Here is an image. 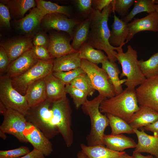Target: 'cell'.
<instances>
[{"label": "cell", "mask_w": 158, "mask_h": 158, "mask_svg": "<svg viewBox=\"0 0 158 158\" xmlns=\"http://www.w3.org/2000/svg\"><path fill=\"white\" fill-rule=\"evenodd\" d=\"M113 12L111 3L105 7L101 12L93 9L88 15L90 28L87 42L94 48L103 50L106 53L109 60L112 62L117 61L115 55L118 51L123 50L122 46L115 47L109 43L110 31L108 20Z\"/></svg>", "instance_id": "obj_1"}, {"label": "cell", "mask_w": 158, "mask_h": 158, "mask_svg": "<svg viewBox=\"0 0 158 158\" xmlns=\"http://www.w3.org/2000/svg\"><path fill=\"white\" fill-rule=\"evenodd\" d=\"M135 89L127 88L118 95L104 99L99 108L101 113L109 114L129 123L139 106Z\"/></svg>", "instance_id": "obj_2"}, {"label": "cell", "mask_w": 158, "mask_h": 158, "mask_svg": "<svg viewBox=\"0 0 158 158\" xmlns=\"http://www.w3.org/2000/svg\"><path fill=\"white\" fill-rule=\"evenodd\" d=\"M106 98L99 95L92 100H87L82 106L83 111L89 116L91 122V129L86 139L87 145H104L103 140L104 132L109 124L106 114L103 115L99 110L101 102Z\"/></svg>", "instance_id": "obj_3"}, {"label": "cell", "mask_w": 158, "mask_h": 158, "mask_svg": "<svg viewBox=\"0 0 158 158\" xmlns=\"http://www.w3.org/2000/svg\"><path fill=\"white\" fill-rule=\"evenodd\" d=\"M127 48L126 52L124 53L123 50L118 51L115 56L122 67L120 78L126 77L127 80L124 85L129 89H135L146 78L141 70L137 51L130 45Z\"/></svg>", "instance_id": "obj_4"}, {"label": "cell", "mask_w": 158, "mask_h": 158, "mask_svg": "<svg viewBox=\"0 0 158 158\" xmlns=\"http://www.w3.org/2000/svg\"><path fill=\"white\" fill-rule=\"evenodd\" d=\"M52 104L46 99L38 105L30 108L25 116L28 122L38 128L49 139L59 133L52 122Z\"/></svg>", "instance_id": "obj_5"}, {"label": "cell", "mask_w": 158, "mask_h": 158, "mask_svg": "<svg viewBox=\"0 0 158 158\" xmlns=\"http://www.w3.org/2000/svg\"><path fill=\"white\" fill-rule=\"evenodd\" d=\"M52 122L62 135L68 147L73 142L72 129V110L68 99L52 103Z\"/></svg>", "instance_id": "obj_6"}, {"label": "cell", "mask_w": 158, "mask_h": 158, "mask_svg": "<svg viewBox=\"0 0 158 158\" xmlns=\"http://www.w3.org/2000/svg\"><path fill=\"white\" fill-rule=\"evenodd\" d=\"M54 59L47 61L39 60L33 66L23 74L11 78L13 87L24 95L29 85L44 78L52 72Z\"/></svg>", "instance_id": "obj_7"}, {"label": "cell", "mask_w": 158, "mask_h": 158, "mask_svg": "<svg viewBox=\"0 0 158 158\" xmlns=\"http://www.w3.org/2000/svg\"><path fill=\"white\" fill-rule=\"evenodd\" d=\"M0 101L7 108L18 111L25 116L30 109L25 95L13 87L11 78L6 74L0 77Z\"/></svg>", "instance_id": "obj_8"}, {"label": "cell", "mask_w": 158, "mask_h": 158, "mask_svg": "<svg viewBox=\"0 0 158 158\" xmlns=\"http://www.w3.org/2000/svg\"><path fill=\"white\" fill-rule=\"evenodd\" d=\"M80 67L88 75L95 90L106 98L116 95L115 90L108 75L97 64L81 59Z\"/></svg>", "instance_id": "obj_9"}, {"label": "cell", "mask_w": 158, "mask_h": 158, "mask_svg": "<svg viewBox=\"0 0 158 158\" xmlns=\"http://www.w3.org/2000/svg\"><path fill=\"white\" fill-rule=\"evenodd\" d=\"M3 116L0 130L13 135L21 142H28L23 134L28 123L25 116L15 110L7 108Z\"/></svg>", "instance_id": "obj_10"}, {"label": "cell", "mask_w": 158, "mask_h": 158, "mask_svg": "<svg viewBox=\"0 0 158 158\" xmlns=\"http://www.w3.org/2000/svg\"><path fill=\"white\" fill-rule=\"evenodd\" d=\"M135 90L140 106L158 112V75L146 78Z\"/></svg>", "instance_id": "obj_11"}, {"label": "cell", "mask_w": 158, "mask_h": 158, "mask_svg": "<svg viewBox=\"0 0 158 158\" xmlns=\"http://www.w3.org/2000/svg\"><path fill=\"white\" fill-rule=\"evenodd\" d=\"M41 23L47 30H55L67 32L73 39L74 27L80 23L79 20L69 18L60 13H54L45 16Z\"/></svg>", "instance_id": "obj_12"}, {"label": "cell", "mask_w": 158, "mask_h": 158, "mask_svg": "<svg viewBox=\"0 0 158 158\" xmlns=\"http://www.w3.org/2000/svg\"><path fill=\"white\" fill-rule=\"evenodd\" d=\"M24 135L34 149L42 152L45 157L50 155L53 151L52 144L38 128L28 122L23 132Z\"/></svg>", "instance_id": "obj_13"}, {"label": "cell", "mask_w": 158, "mask_h": 158, "mask_svg": "<svg viewBox=\"0 0 158 158\" xmlns=\"http://www.w3.org/2000/svg\"><path fill=\"white\" fill-rule=\"evenodd\" d=\"M129 34L126 40L127 43L137 33L144 31L158 32V14L155 11L144 17L134 18L128 23Z\"/></svg>", "instance_id": "obj_14"}, {"label": "cell", "mask_w": 158, "mask_h": 158, "mask_svg": "<svg viewBox=\"0 0 158 158\" xmlns=\"http://www.w3.org/2000/svg\"><path fill=\"white\" fill-rule=\"evenodd\" d=\"M39 60L31 49L12 61L6 74L11 78L20 75L35 66Z\"/></svg>", "instance_id": "obj_15"}, {"label": "cell", "mask_w": 158, "mask_h": 158, "mask_svg": "<svg viewBox=\"0 0 158 158\" xmlns=\"http://www.w3.org/2000/svg\"><path fill=\"white\" fill-rule=\"evenodd\" d=\"M47 48L50 55L52 59L78 51L74 49L70 43L72 39L58 33L51 34Z\"/></svg>", "instance_id": "obj_16"}, {"label": "cell", "mask_w": 158, "mask_h": 158, "mask_svg": "<svg viewBox=\"0 0 158 158\" xmlns=\"http://www.w3.org/2000/svg\"><path fill=\"white\" fill-rule=\"evenodd\" d=\"M32 40L29 37H22L1 44L6 51L10 63L33 46Z\"/></svg>", "instance_id": "obj_17"}, {"label": "cell", "mask_w": 158, "mask_h": 158, "mask_svg": "<svg viewBox=\"0 0 158 158\" xmlns=\"http://www.w3.org/2000/svg\"><path fill=\"white\" fill-rule=\"evenodd\" d=\"M46 100L54 103L66 99L65 85L60 80L55 77L52 72L44 78Z\"/></svg>", "instance_id": "obj_18"}, {"label": "cell", "mask_w": 158, "mask_h": 158, "mask_svg": "<svg viewBox=\"0 0 158 158\" xmlns=\"http://www.w3.org/2000/svg\"><path fill=\"white\" fill-rule=\"evenodd\" d=\"M134 131L138 139L134 151L148 153L158 158V136L147 134L142 128L140 130L134 129Z\"/></svg>", "instance_id": "obj_19"}, {"label": "cell", "mask_w": 158, "mask_h": 158, "mask_svg": "<svg viewBox=\"0 0 158 158\" xmlns=\"http://www.w3.org/2000/svg\"><path fill=\"white\" fill-rule=\"evenodd\" d=\"M113 12L114 13V22L111 26L109 42L114 47L123 46L126 43L125 41L129 34L128 23L117 17L115 11Z\"/></svg>", "instance_id": "obj_20"}, {"label": "cell", "mask_w": 158, "mask_h": 158, "mask_svg": "<svg viewBox=\"0 0 158 158\" xmlns=\"http://www.w3.org/2000/svg\"><path fill=\"white\" fill-rule=\"evenodd\" d=\"M158 119V112L148 107L140 106L129 124L134 129H138L154 123Z\"/></svg>", "instance_id": "obj_21"}, {"label": "cell", "mask_w": 158, "mask_h": 158, "mask_svg": "<svg viewBox=\"0 0 158 158\" xmlns=\"http://www.w3.org/2000/svg\"><path fill=\"white\" fill-rule=\"evenodd\" d=\"M44 16L37 8H33L29 14L17 21V27L25 34H32L39 29Z\"/></svg>", "instance_id": "obj_22"}, {"label": "cell", "mask_w": 158, "mask_h": 158, "mask_svg": "<svg viewBox=\"0 0 158 158\" xmlns=\"http://www.w3.org/2000/svg\"><path fill=\"white\" fill-rule=\"evenodd\" d=\"M24 95L30 108L36 106L45 101L46 97L44 78L29 85Z\"/></svg>", "instance_id": "obj_23"}, {"label": "cell", "mask_w": 158, "mask_h": 158, "mask_svg": "<svg viewBox=\"0 0 158 158\" xmlns=\"http://www.w3.org/2000/svg\"><path fill=\"white\" fill-rule=\"evenodd\" d=\"M103 143L109 149L117 152H122L126 149L135 148L137 143L132 138L120 134L116 135L104 134Z\"/></svg>", "instance_id": "obj_24"}, {"label": "cell", "mask_w": 158, "mask_h": 158, "mask_svg": "<svg viewBox=\"0 0 158 158\" xmlns=\"http://www.w3.org/2000/svg\"><path fill=\"white\" fill-rule=\"evenodd\" d=\"M81 60L78 51L54 59L52 72L67 71L80 67Z\"/></svg>", "instance_id": "obj_25"}, {"label": "cell", "mask_w": 158, "mask_h": 158, "mask_svg": "<svg viewBox=\"0 0 158 158\" xmlns=\"http://www.w3.org/2000/svg\"><path fill=\"white\" fill-rule=\"evenodd\" d=\"M102 68L107 73L114 88L116 95L123 90L122 85L126 81V79H120L119 77L121 71L117 64L108 59L104 60L102 63Z\"/></svg>", "instance_id": "obj_26"}, {"label": "cell", "mask_w": 158, "mask_h": 158, "mask_svg": "<svg viewBox=\"0 0 158 158\" xmlns=\"http://www.w3.org/2000/svg\"><path fill=\"white\" fill-rule=\"evenodd\" d=\"M80 146L88 158H118L123 152L114 151L102 145L89 146L81 144Z\"/></svg>", "instance_id": "obj_27"}, {"label": "cell", "mask_w": 158, "mask_h": 158, "mask_svg": "<svg viewBox=\"0 0 158 158\" xmlns=\"http://www.w3.org/2000/svg\"><path fill=\"white\" fill-rule=\"evenodd\" d=\"M0 2L7 6L13 14L21 18L29 10L36 5L34 0H1Z\"/></svg>", "instance_id": "obj_28"}, {"label": "cell", "mask_w": 158, "mask_h": 158, "mask_svg": "<svg viewBox=\"0 0 158 158\" xmlns=\"http://www.w3.org/2000/svg\"><path fill=\"white\" fill-rule=\"evenodd\" d=\"M90 28V21L87 18L77 25L73 32V41L71 44L72 47L78 51L81 47L87 40Z\"/></svg>", "instance_id": "obj_29"}, {"label": "cell", "mask_w": 158, "mask_h": 158, "mask_svg": "<svg viewBox=\"0 0 158 158\" xmlns=\"http://www.w3.org/2000/svg\"><path fill=\"white\" fill-rule=\"evenodd\" d=\"M78 51L81 59L86 60L96 64L102 63L104 60L108 59L103 52L95 49L87 42L82 45Z\"/></svg>", "instance_id": "obj_30"}, {"label": "cell", "mask_w": 158, "mask_h": 158, "mask_svg": "<svg viewBox=\"0 0 158 158\" xmlns=\"http://www.w3.org/2000/svg\"><path fill=\"white\" fill-rule=\"evenodd\" d=\"M134 5V7L130 12L121 18L127 23L131 21L138 14L143 12L149 14L155 11L154 0H135Z\"/></svg>", "instance_id": "obj_31"}, {"label": "cell", "mask_w": 158, "mask_h": 158, "mask_svg": "<svg viewBox=\"0 0 158 158\" xmlns=\"http://www.w3.org/2000/svg\"><path fill=\"white\" fill-rule=\"evenodd\" d=\"M108 119L111 129V135H116L123 133H134L133 129L123 119L109 114H105Z\"/></svg>", "instance_id": "obj_32"}, {"label": "cell", "mask_w": 158, "mask_h": 158, "mask_svg": "<svg viewBox=\"0 0 158 158\" xmlns=\"http://www.w3.org/2000/svg\"><path fill=\"white\" fill-rule=\"evenodd\" d=\"M37 8L45 16L54 13H60L67 16L70 15V8L67 6H60L49 1H35Z\"/></svg>", "instance_id": "obj_33"}, {"label": "cell", "mask_w": 158, "mask_h": 158, "mask_svg": "<svg viewBox=\"0 0 158 158\" xmlns=\"http://www.w3.org/2000/svg\"><path fill=\"white\" fill-rule=\"evenodd\" d=\"M142 73L146 78L158 75V52L146 61L138 60Z\"/></svg>", "instance_id": "obj_34"}, {"label": "cell", "mask_w": 158, "mask_h": 158, "mask_svg": "<svg viewBox=\"0 0 158 158\" xmlns=\"http://www.w3.org/2000/svg\"><path fill=\"white\" fill-rule=\"evenodd\" d=\"M70 85L85 93L88 96H92L95 92L91 80L86 74L81 75L73 80Z\"/></svg>", "instance_id": "obj_35"}, {"label": "cell", "mask_w": 158, "mask_h": 158, "mask_svg": "<svg viewBox=\"0 0 158 158\" xmlns=\"http://www.w3.org/2000/svg\"><path fill=\"white\" fill-rule=\"evenodd\" d=\"M65 90L72 98L77 109L83 105L88 100L87 95L83 92L76 88L70 84L65 85Z\"/></svg>", "instance_id": "obj_36"}, {"label": "cell", "mask_w": 158, "mask_h": 158, "mask_svg": "<svg viewBox=\"0 0 158 158\" xmlns=\"http://www.w3.org/2000/svg\"><path fill=\"white\" fill-rule=\"evenodd\" d=\"M52 73L66 85L70 84L73 80L78 76L86 73L80 67L67 71L52 72Z\"/></svg>", "instance_id": "obj_37"}, {"label": "cell", "mask_w": 158, "mask_h": 158, "mask_svg": "<svg viewBox=\"0 0 158 158\" xmlns=\"http://www.w3.org/2000/svg\"><path fill=\"white\" fill-rule=\"evenodd\" d=\"M135 0H112L113 12L116 11L122 18L128 13L130 8L134 4Z\"/></svg>", "instance_id": "obj_38"}, {"label": "cell", "mask_w": 158, "mask_h": 158, "mask_svg": "<svg viewBox=\"0 0 158 158\" xmlns=\"http://www.w3.org/2000/svg\"><path fill=\"white\" fill-rule=\"evenodd\" d=\"M28 147L21 146L16 149L0 151V158H18L30 152Z\"/></svg>", "instance_id": "obj_39"}, {"label": "cell", "mask_w": 158, "mask_h": 158, "mask_svg": "<svg viewBox=\"0 0 158 158\" xmlns=\"http://www.w3.org/2000/svg\"><path fill=\"white\" fill-rule=\"evenodd\" d=\"M10 15L8 7L1 3H0V22L1 25L10 28Z\"/></svg>", "instance_id": "obj_40"}, {"label": "cell", "mask_w": 158, "mask_h": 158, "mask_svg": "<svg viewBox=\"0 0 158 158\" xmlns=\"http://www.w3.org/2000/svg\"><path fill=\"white\" fill-rule=\"evenodd\" d=\"M33 46H42L47 49L49 42V37L42 32L37 33L32 39Z\"/></svg>", "instance_id": "obj_41"}, {"label": "cell", "mask_w": 158, "mask_h": 158, "mask_svg": "<svg viewBox=\"0 0 158 158\" xmlns=\"http://www.w3.org/2000/svg\"><path fill=\"white\" fill-rule=\"evenodd\" d=\"M10 63L7 54L1 46L0 47V76L5 74Z\"/></svg>", "instance_id": "obj_42"}, {"label": "cell", "mask_w": 158, "mask_h": 158, "mask_svg": "<svg viewBox=\"0 0 158 158\" xmlns=\"http://www.w3.org/2000/svg\"><path fill=\"white\" fill-rule=\"evenodd\" d=\"M32 49L39 60L47 61L52 59L47 49L44 47L33 46Z\"/></svg>", "instance_id": "obj_43"}, {"label": "cell", "mask_w": 158, "mask_h": 158, "mask_svg": "<svg viewBox=\"0 0 158 158\" xmlns=\"http://www.w3.org/2000/svg\"><path fill=\"white\" fill-rule=\"evenodd\" d=\"M92 1L91 0H78L76 1L79 10L83 12H92L93 9L92 7Z\"/></svg>", "instance_id": "obj_44"}, {"label": "cell", "mask_w": 158, "mask_h": 158, "mask_svg": "<svg viewBox=\"0 0 158 158\" xmlns=\"http://www.w3.org/2000/svg\"><path fill=\"white\" fill-rule=\"evenodd\" d=\"M112 0H92V5L93 4L95 8L93 9L97 10L100 12L111 3Z\"/></svg>", "instance_id": "obj_45"}, {"label": "cell", "mask_w": 158, "mask_h": 158, "mask_svg": "<svg viewBox=\"0 0 158 158\" xmlns=\"http://www.w3.org/2000/svg\"><path fill=\"white\" fill-rule=\"evenodd\" d=\"M45 157L42 152L33 149L28 154L18 158H45Z\"/></svg>", "instance_id": "obj_46"}, {"label": "cell", "mask_w": 158, "mask_h": 158, "mask_svg": "<svg viewBox=\"0 0 158 158\" xmlns=\"http://www.w3.org/2000/svg\"><path fill=\"white\" fill-rule=\"evenodd\" d=\"M144 130L153 133L154 135L158 136V119L154 123L143 128Z\"/></svg>", "instance_id": "obj_47"}, {"label": "cell", "mask_w": 158, "mask_h": 158, "mask_svg": "<svg viewBox=\"0 0 158 158\" xmlns=\"http://www.w3.org/2000/svg\"><path fill=\"white\" fill-rule=\"evenodd\" d=\"M133 158H156L152 155L147 156H144L140 153L134 151L132 156Z\"/></svg>", "instance_id": "obj_48"}, {"label": "cell", "mask_w": 158, "mask_h": 158, "mask_svg": "<svg viewBox=\"0 0 158 158\" xmlns=\"http://www.w3.org/2000/svg\"><path fill=\"white\" fill-rule=\"evenodd\" d=\"M7 108L4 104L0 101V113L1 115H3L6 111Z\"/></svg>", "instance_id": "obj_49"}, {"label": "cell", "mask_w": 158, "mask_h": 158, "mask_svg": "<svg viewBox=\"0 0 158 158\" xmlns=\"http://www.w3.org/2000/svg\"><path fill=\"white\" fill-rule=\"evenodd\" d=\"M77 157L78 158H88L87 157L81 150L78 152Z\"/></svg>", "instance_id": "obj_50"}, {"label": "cell", "mask_w": 158, "mask_h": 158, "mask_svg": "<svg viewBox=\"0 0 158 158\" xmlns=\"http://www.w3.org/2000/svg\"><path fill=\"white\" fill-rule=\"evenodd\" d=\"M118 158H133V157L132 156L129 155L125 151H123Z\"/></svg>", "instance_id": "obj_51"}, {"label": "cell", "mask_w": 158, "mask_h": 158, "mask_svg": "<svg viewBox=\"0 0 158 158\" xmlns=\"http://www.w3.org/2000/svg\"><path fill=\"white\" fill-rule=\"evenodd\" d=\"M0 137L4 140H6L7 138L6 133L1 130H0Z\"/></svg>", "instance_id": "obj_52"}, {"label": "cell", "mask_w": 158, "mask_h": 158, "mask_svg": "<svg viewBox=\"0 0 158 158\" xmlns=\"http://www.w3.org/2000/svg\"><path fill=\"white\" fill-rule=\"evenodd\" d=\"M155 4V11L158 14V0H154Z\"/></svg>", "instance_id": "obj_53"}]
</instances>
